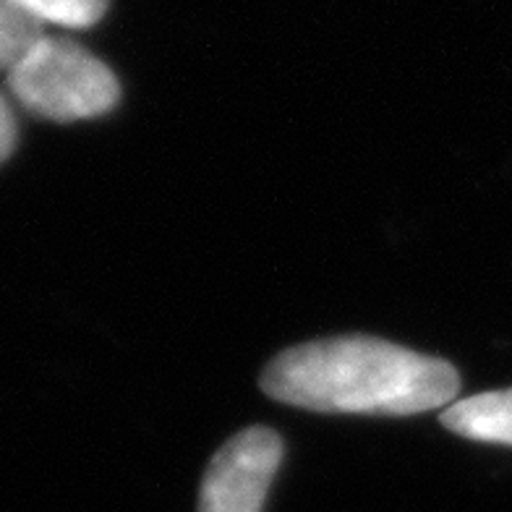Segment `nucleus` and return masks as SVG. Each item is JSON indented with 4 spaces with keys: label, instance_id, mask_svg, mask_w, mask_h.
Instances as JSON below:
<instances>
[{
    "label": "nucleus",
    "instance_id": "f257e3e1",
    "mask_svg": "<svg viewBox=\"0 0 512 512\" xmlns=\"http://www.w3.org/2000/svg\"><path fill=\"white\" fill-rule=\"evenodd\" d=\"M272 400L322 413L411 416L455 403L460 377L442 358L377 337H332L288 348L262 374Z\"/></svg>",
    "mask_w": 512,
    "mask_h": 512
},
{
    "label": "nucleus",
    "instance_id": "f03ea898",
    "mask_svg": "<svg viewBox=\"0 0 512 512\" xmlns=\"http://www.w3.org/2000/svg\"><path fill=\"white\" fill-rule=\"evenodd\" d=\"M19 102L50 121L97 118L118 105V79L100 58L63 37H42L11 71Z\"/></svg>",
    "mask_w": 512,
    "mask_h": 512
},
{
    "label": "nucleus",
    "instance_id": "7ed1b4c3",
    "mask_svg": "<svg viewBox=\"0 0 512 512\" xmlns=\"http://www.w3.org/2000/svg\"><path fill=\"white\" fill-rule=\"evenodd\" d=\"M283 439L267 426H251L228 439L209 463L199 489V512H262Z\"/></svg>",
    "mask_w": 512,
    "mask_h": 512
},
{
    "label": "nucleus",
    "instance_id": "20e7f679",
    "mask_svg": "<svg viewBox=\"0 0 512 512\" xmlns=\"http://www.w3.org/2000/svg\"><path fill=\"white\" fill-rule=\"evenodd\" d=\"M442 424L473 442L512 447V387L455 400L442 411Z\"/></svg>",
    "mask_w": 512,
    "mask_h": 512
},
{
    "label": "nucleus",
    "instance_id": "39448f33",
    "mask_svg": "<svg viewBox=\"0 0 512 512\" xmlns=\"http://www.w3.org/2000/svg\"><path fill=\"white\" fill-rule=\"evenodd\" d=\"M42 37V24L19 0H0V68L11 71Z\"/></svg>",
    "mask_w": 512,
    "mask_h": 512
},
{
    "label": "nucleus",
    "instance_id": "423d86ee",
    "mask_svg": "<svg viewBox=\"0 0 512 512\" xmlns=\"http://www.w3.org/2000/svg\"><path fill=\"white\" fill-rule=\"evenodd\" d=\"M34 19L53 21L61 27L84 29L102 19L108 0H19Z\"/></svg>",
    "mask_w": 512,
    "mask_h": 512
},
{
    "label": "nucleus",
    "instance_id": "0eeeda50",
    "mask_svg": "<svg viewBox=\"0 0 512 512\" xmlns=\"http://www.w3.org/2000/svg\"><path fill=\"white\" fill-rule=\"evenodd\" d=\"M16 147V121L6 100L0 97V162L6 160Z\"/></svg>",
    "mask_w": 512,
    "mask_h": 512
}]
</instances>
